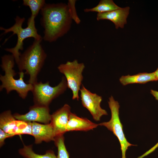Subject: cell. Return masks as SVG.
Masks as SVG:
<instances>
[{
  "label": "cell",
  "mask_w": 158,
  "mask_h": 158,
  "mask_svg": "<svg viewBox=\"0 0 158 158\" xmlns=\"http://www.w3.org/2000/svg\"><path fill=\"white\" fill-rule=\"evenodd\" d=\"M41 11V23L44 29L43 39L45 41H56L69 30L73 20L67 4H46Z\"/></svg>",
  "instance_id": "6da1fadb"
},
{
  "label": "cell",
  "mask_w": 158,
  "mask_h": 158,
  "mask_svg": "<svg viewBox=\"0 0 158 158\" xmlns=\"http://www.w3.org/2000/svg\"><path fill=\"white\" fill-rule=\"evenodd\" d=\"M42 39H35L32 44L20 54L17 64L20 72L25 70L28 75V83L33 85L37 82V76L44 64L47 55L41 42Z\"/></svg>",
  "instance_id": "7a4b0ae2"
},
{
  "label": "cell",
  "mask_w": 158,
  "mask_h": 158,
  "mask_svg": "<svg viewBox=\"0 0 158 158\" xmlns=\"http://www.w3.org/2000/svg\"><path fill=\"white\" fill-rule=\"evenodd\" d=\"M15 59L12 55H5L1 57V67L5 72V74L0 75V80L2 84L0 91L5 89L6 93L9 94L12 91H15L20 97L25 99L29 91L32 92L33 85L25 82L23 78L25 73L23 71L18 73L19 78L16 79L14 77L16 73L13 69L15 65Z\"/></svg>",
  "instance_id": "3957f363"
},
{
  "label": "cell",
  "mask_w": 158,
  "mask_h": 158,
  "mask_svg": "<svg viewBox=\"0 0 158 158\" xmlns=\"http://www.w3.org/2000/svg\"><path fill=\"white\" fill-rule=\"evenodd\" d=\"M25 20L24 17L21 18L17 16L15 19V23L13 26L8 28H5L2 27L0 28V30L4 31L2 34L12 32H13L12 35L16 34L17 35V41L15 47L12 48L5 49V51L12 54L17 64L19 62L21 54L19 51L23 50V41L25 39L29 37H33L37 40L42 39L37 33L35 27V19L29 18L27 23V27L23 28L22 26Z\"/></svg>",
  "instance_id": "277c9868"
},
{
  "label": "cell",
  "mask_w": 158,
  "mask_h": 158,
  "mask_svg": "<svg viewBox=\"0 0 158 158\" xmlns=\"http://www.w3.org/2000/svg\"><path fill=\"white\" fill-rule=\"evenodd\" d=\"M33 85L32 91L35 104L49 107L52 100L63 94L66 90V79L62 77L61 82L56 86L51 87L49 81L43 83L37 82Z\"/></svg>",
  "instance_id": "5b68a950"
},
{
  "label": "cell",
  "mask_w": 158,
  "mask_h": 158,
  "mask_svg": "<svg viewBox=\"0 0 158 158\" xmlns=\"http://www.w3.org/2000/svg\"><path fill=\"white\" fill-rule=\"evenodd\" d=\"M108 103L111 111V118L108 121L103 122L98 124L106 127L117 137L121 145L122 158H126V153L128 148L135 145L128 142L125 137L123 129V125L119 117L120 105L118 102L115 100L111 96L109 98Z\"/></svg>",
  "instance_id": "8992f818"
},
{
  "label": "cell",
  "mask_w": 158,
  "mask_h": 158,
  "mask_svg": "<svg viewBox=\"0 0 158 158\" xmlns=\"http://www.w3.org/2000/svg\"><path fill=\"white\" fill-rule=\"evenodd\" d=\"M57 68L59 71L65 75L68 87L72 91V99L78 100L79 92L83 79L82 73L85 68L84 63H79L77 60H75L61 64Z\"/></svg>",
  "instance_id": "52a82bcc"
},
{
  "label": "cell",
  "mask_w": 158,
  "mask_h": 158,
  "mask_svg": "<svg viewBox=\"0 0 158 158\" xmlns=\"http://www.w3.org/2000/svg\"><path fill=\"white\" fill-rule=\"evenodd\" d=\"M80 91L83 106L89 111L95 120L99 121L103 116L108 115L107 111L101 107L100 104L102 100L101 96L91 92L83 85Z\"/></svg>",
  "instance_id": "ba28073f"
},
{
  "label": "cell",
  "mask_w": 158,
  "mask_h": 158,
  "mask_svg": "<svg viewBox=\"0 0 158 158\" xmlns=\"http://www.w3.org/2000/svg\"><path fill=\"white\" fill-rule=\"evenodd\" d=\"M49 107L35 104L30 107L27 113L21 114L16 113L13 114L17 120L26 122H38L46 124L49 123L51 115Z\"/></svg>",
  "instance_id": "9c48e42d"
},
{
  "label": "cell",
  "mask_w": 158,
  "mask_h": 158,
  "mask_svg": "<svg viewBox=\"0 0 158 158\" xmlns=\"http://www.w3.org/2000/svg\"><path fill=\"white\" fill-rule=\"evenodd\" d=\"M71 109L70 106L66 104L51 115L50 123L55 137L63 135L67 132V126L71 113Z\"/></svg>",
  "instance_id": "30bf717a"
},
{
  "label": "cell",
  "mask_w": 158,
  "mask_h": 158,
  "mask_svg": "<svg viewBox=\"0 0 158 158\" xmlns=\"http://www.w3.org/2000/svg\"><path fill=\"white\" fill-rule=\"evenodd\" d=\"M27 125V122L16 119L10 110L2 112L0 115V128L13 136L19 135Z\"/></svg>",
  "instance_id": "8fae6325"
},
{
  "label": "cell",
  "mask_w": 158,
  "mask_h": 158,
  "mask_svg": "<svg viewBox=\"0 0 158 158\" xmlns=\"http://www.w3.org/2000/svg\"><path fill=\"white\" fill-rule=\"evenodd\" d=\"M130 7L127 6L109 12L97 13V20H107L112 21L115 25V28H123L127 23L126 19L129 13Z\"/></svg>",
  "instance_id": "7c38bea8"
},
{
  "label": "cell",
  "mask_w": 158,
  "mask_h": 158,
  "mask_svg": "<svg viewBox=\"0 0 158 158\" xmlns=\"http://www.w3.org/2000/svg\"><path fill=\"white\" fill-rule=\"evenodd\" d=\"M32 136L35 139V143L38 144L42 141L46 142L54 141L55 137L52 126L50 123L42 124L32 122Z\"/></svg>",
  "instance_id": "4fadbf2b"
},
{
  "label": "cell",
  "mask_w": 158,
  "mask_h": 158,
  "mask_svg": "<svg viewBox=\"0 0 158 158\" xmlns=\"http://www.w3.org/2000/svg\"><path fill=\"white\" fill-rule=\"evenodd\" d=\"M98 124L95 123L85 118L80 117L71 113L67 126V131H87L97 128Z\"/></svg>",
  "instance_id": "5bb4252c"
},
{
  "label": "cell",
  "mask_w": 158,
  "mask_h": 158,
  "mask_svg": "<svg viewBox=\"0 0 158 158\" xmlns=\"http://www.w3.org/2000/svg\"><path fill=\"white\" fill-rule=\"evenodd\" d=\"M119 80L124 86L130 84H144L149 82L157 81L154 72L139 73L132 75H128L122 76Z\"/></svg>",
  "instance_id": "9a60e30c"
},
{
  "label": "cell",
  "mask_w": 158,
  "mask_h": 158,
  "mask_svg": "<svg viewBox=\"0 0 158 158\" xmlns=\"http://www.w3.org/2000/svg\"><path fill=\"white\" fill-rule=\"evenodd\" d=\"M112 0H101L96 6L84 9L85 12H96L102 13L112 11L120 8Z\"/></svg>",
  "instance_id": "2e32d148"
},
{
  "label": "cell",
  "mask_w": 158,
  "mask_h": 158,
  "mask_svg": "<svg viewBox=\"0 0 158 158\" xmlns=\"http://www.w3.org/2000/svg\"><path fill=\"white\" fill-rule=\"evenodd\" d=\"M20 154L25 158H57L54 152L51 150H47L44 154L35 153L32 150V145L26 146L19 150Z\"/></svg>",
  "instance_id": "e0dca14e"
},
{
  "label": "cell",
  "mask_w": 158,
  "mask_h": 158,
  "mask_svg": "<svg viewBox=\"0 0 158 158\" xmlns=\"http://www.w3.org/2000/svg\"><path fill=\"white\" fill-rule=\"evenodd\" d=\"M46 3L44 0H23V5L29 7L31 15L30 18L35 19L39 11L45 6Z\"/></svg>",
  "instance_id": "ac0fdd59"
},
{
  "label": "cell",
  "mask_w": 158,
  "mask_h": 158,
  "mask_svg": "<svg viewBox=\"0 0 158 158\" xmlns=\"http://www.w3.org/2000/svg\"><path fill=\"white\" fill-rule=\"evenodd\" d=\"M54 141L58 150L57 158H69L68 153L65 145L63 135L56 137Z\"/></svg>",
  "instance_id": "d6986e66"
},
{
  "label": "cell",
  "mask_w": 158,
  "mask_h": 158,
  "mask_svg": "<svg viewBox=\"0 0 158 158\" xmlns=\"http://www.w3.org/2000/svg\"><path fill=\"white\" fill-rule=\"evenodd\" d=\"M76 0H69L67 4L69 11L72 20L77 24L80 23L81 20L78 17L75 7Z\"/></svg>",
  "instance_id": "ffe728a7"
},
{
  "label": "cell",
  "mask_w": 158,
  "mask_h": 158,
  "mask_svg": "<svg viewBox=\"0 0 158 158\" xmlns=\"http://www.w3.org/2000/svg\"><path fill=\"white\" fill-rule=\"evenodd\" d=\"M28 134L32 135V122H27V125L20 133L19 135Z\"/></svg>",
  "instance_id": "44dd1931"
},
{
  "label": "cell",
  "mask_w": 158,
  "mask_h": 158,
  "mask_svg": "<svg viewBox=\"0 0 158 158\" xmlns=\"http://www.w3.org/2000/svg\"><path fill=\"white\" fill-rule=\"evenodd\" d=\"M13 136L4 131L0 128V146L2 147L4 143V140L7 138L11 137Z\"/></svg>",
  "instance_id": "7402d4cb"
},
{
  "label": "cell",
  "mask_w": 158,
  "mask_h": 158,
  "mask_svg": "<svg viewBox=\"0 0 158 158\" xmlns=\"http://www.w3.org/2000/svg\"><path fill=\"white\" fill-rule=\"evenodd\" d=\"M150 93L154 97L155 99L158 101V91L151 90Z\"/></svg>",
  "instance_id": "603a6c76"
},
{
  "label": "cell",
  "mask_w": 158,
  "mask_h": 158,
  "mask_svg": "<svg viewBox=\"0 0 158 158\" xmlns=\"http://www.w3.org/2000/svg\"><path fill=\"white\" fill-rule=\"evenodd\" d=\"M155 74L156 78L157 80H158V68L154 72Z\"/></svg>",
  "instance_id": "cb8c5ba5"
}]
</instances>
